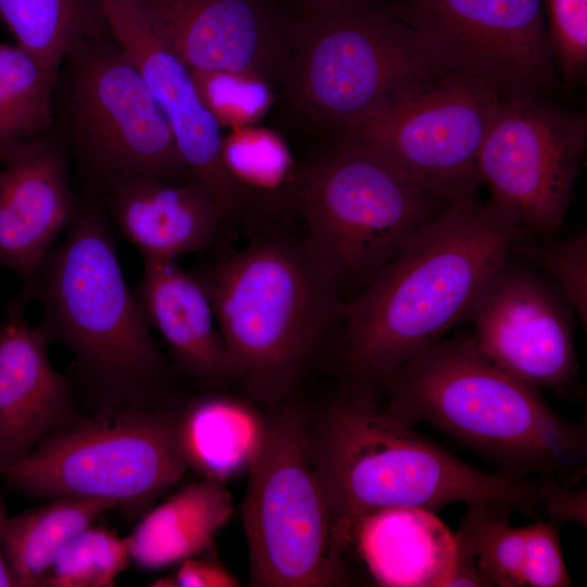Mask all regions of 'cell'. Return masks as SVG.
Instances as JSON below:
<instances>
[{
  "instance_id": "obj_1",
  "label": "cell",
  "mask_w": 587,
  "mask_h": 587,
  "mask_svg": "<svg viewBox=\"0 0 587 587\" xmlns=\"http://www.w3.org/2000/svg\"><path fill=\"white\" fill-rule=\"evenodd\" d=\"M524 237L476 193L452 200L344 302L337 339L353 386L376 389L467 319Z\"/></svg>"
},
{
  "instance_id": "obj_2",
  "label": "cell",
  "mask_w": 587,
  "mask_h": 587,
  "mask_svg": "<svg viewBox=\"0 0 587 587\" xmlns=\"http://www.w3.org/2000/svg\"><path fill=\"white\" fill-rule=\"evenodd\" d=\"M373 389L352 386L307 424L311 461L339 540L376 511L448 504H496L534 514L538 477L490 473L459 459L380 407ZM344 546V545H342Z\"/></svg>"
},
{
  "instance_id": "obj_3",
  "label": "cell",
  "mask_w": 587,
  "mask_h": 587,
  "mask_svg": "<svg viewBox=\"0 0 587 587\" xmlns=\"http://www.w3.org/2000/svg\"><path fill=\"white\" fill-rule=\"evenodd\" d=\"M385 408L415 425L427 423L519 477L583 479L587 432L559 415L540 389L510 374L472 334L439 340L384 385Z\"/></svg>"
},
{
  "instance_id": "obj_4",
  "label": "cell",
  "mask_w": 587,
  "mask_h": 587,
  "mask_svg": "<svg viewBox=\"0 0 587 587\" xmlns=\"http://www.w3.org/2000/svg\"><path fill=\"white\" fill-rule=\"evenodd\" d=\"M228 351L234 382L267 405L288 397L316 351L337 337L344 297L303 236L250 237L196 274Z\"/></svg>"
},
{
  "instance_id": "obj_5",
  "label": "cell",
  "mask_w": 587,
  "mask_h": 587,
  "mask_svg": "<svg viewBox=\"0 0 587 587\" xmlns=\"http://www.w3.org/2000/svg\"><path fill=\"white\" fill-rule=\"evenodd\" d=\"M32 296L41 304L40 329L50 344L72 352L77 375L105 408L150 407L163 386L166 363L97 207L79 211L65 240L47 254Z\"/></svg>"
},
{
  "instance_id": "obj_6",
  "label": "cell",
  "mask_w": 587,
  "mask_h": 587,
  "mask_svg": "<svg viewBox=\"0 0 587 587\" xmlns=\"http://www.w3.org/2000/svg\"><path fill=\"white\" fill-rule=\"evenodd\" d=\"M449 73L394 4L357 0L292 20L283 86L301 114L342 135Z\"/></svg>"
},
{
  "instance_id": "obj_7",
  "label": "cell",
  "mask_w": 587,
  "mask_h": 587,
  "mask_svg": "<svg viewBox=\"0 0 587 587\" xmlns=\"http://www.w3.org/2000/svg\"><path fill=\"white\" fill-rule=\"evenodd\" d=\"M449 203L370 147L345 137L299 168L303 238L344 300L360 291Z\"/></svg>"
},
{
  "instance_id": "obj_8",
  "label": "cell",
  "mask_w": 587,
  "mask_h": 587,
  "mask_svg": "<svg viewBox=\"0 0 587 587\" xmlns=\"http://www.w3.org/2000/svg\"><path fill=\"white\" fill-rule=\"evenodd\" d=\"M248 472L241 515L250 585L349 583L345 550L311 461L300 412L286 408L265 421Z\"/></svg>"
},
{
  "instance_id": "obj_9",
  "label": "cell",
  "mask_w": 587,
  "mask_h": 587,
  "mask_svg": "<svg viewBox=\"0 0 587 587\" xmlns=\"http://www.w3.org/2000/svg\"><path fill=\"white\" fill-rule=\"evenodd\" d=\"M187 469L175 420L151 407L125 404L51 433L24 458L0 466V475L30 497L92 499L139 510Z\"/></svg>"
},
{
  "instance_id": "obj_10",
  "label": "cell",
  "mask_w": 587,
  "mask_h": 587,
  "mask_svg": "<svg viewBox=\"0 0 587 587\" xmlns=\"http://www.w3.org/2000/svg\"><path fill=\"white\" fill-rule=\"evenodd\" d=\"M502 99L483 79L449 73L340 136L370 147L425 191L451 202L476 193L478 154Z\"/></svg>"
},
{
  "instance_id": "obj_11",
  "label": "cell",
  "mask_w": 587,
  "mask_h": 587,
  "mask_svg": "<svg viewBox=\"0 0 587 587\" xmlns=\"http://www.w3.org/2000/svg\"><path fill=\"white\" fill-rule=\"evenodd\" d=\"M587 142V115L540 97L503 98L477 159L487 204L526 239L559 229Z\"/></svg>"
},
{
  "instance_id": "obj_12",
  "label": "cell",
  "mask_w": 587,
  "mask_h": 587,
  "mask_svg": "<svg viewBox=\"0 0 587 587\" xmlns=\"http://www.w3.org/2000/svg\"><path fill=\"white\" fill-rule=\"evenodd\" d=\"M396 10L450 72L503 98L540 97L557 82L544 0H399Z\"/></svg>"
},
{
  "instance_id": "obj_13",
  "label": "cell",
  "mask_w": 587,
  "mask_h": 587,
  "mask_svg": "<svg viewBox=\"0 0 587 587\" xmlns=\"http://www.w3.org/2000/svg\"><path fill=\"white\" fill-rule=\"evenodd\" d=\"M82 57L71 111L91 168L111 185L137 176L192 177L162 110L123 51L88 48Z\"/></svg>"
},
{
  "instance_id": "obj_14",
  "label": "cell",
  "mask_w": 587,
  "mask_h": 587,
  "mask_svg": "<svg viewBox=\"0 0 587 587\" xmlns=\"http://www.w3.org/2000/svg\"><path fill=\"white\" fill-rule=\"evenodd\" d=\"M511 255L473 301L466 319L474 326L472 335L510 374L538 389L573 396L579 375L575 314L550 279L513 263Z\"/></svg>"
},
{
  "instance_id": "obj_15",
  "label": "cell",
  "mask_w": 587,
  "mask_h": 587,
  "mask_svg": "<svg viewBox=\"0 0 587 587\" xmlns=\"http://www.w3.org/2000/svg\"><path fill=\"white\" fill-rule=\"evenodd\" d=\"M145 1L190 70L284 85L292 20L273 0Z\"/></svg>"
},
{
  "instance_id": "obj_16",
  "label": "cell",
  "mask_w": 587,
  "mask_h": 587,
  "mask_svg": "<svg viewBox=\"0 0 587 587\" xmlns=\"http://www.w3.org/2000/svg\"><path fill=\"white\" fill-rule=\"evenodd\" d=\"M28 300L22 294L0 320V466L82 420L71 382L49 360V340L25 317Z\"/></svg>"
},
{
  "instance_id": "obj_17",
  "label": "cell",
  "mask_w": 587,
  "mask_h": 587,
  "mask_svg": "<svg viewBox=\"0 0 587 587\" xmlns=\"http://www.w3.org/2000/svg\"><path fill=\"white\" fill-rule=\"evenodd\" d=\"M78 212L54 146L40 139L0 161V266L21 278L28 299L40 264Z\"/></svg>"
},
{
  "instance_id": "obj_18",
  "label": "cell",
  "mask_w": 587,
  "mask_h": 587,
  "mask_svg": "<svg viewBox=\"0 0 587 587\" xmlns=\"http://www.w3.org/2000/svg\"><path fill=\"white\" fill-rule=\"evenodd\" d=\"M111 189L112 218L142 258L176 260L205 250L229 224L216 200L193 177H129Z\"/></svg>"
},
{
  "instance_id": "obj_19",
  "label": "cell",
  "mask_w": 587,
  "mask_h": 587,
  "mask_svg": "<svg viewBox=\"0 0 587 587\" xmlns=\"http://www.w3.org/2000/svg\"><path fill=\"white\" fill-rule=\"evenodd\" d=\"M142 263L133 292L179 369L208 386L234 382L232 361L200 278L176 260L142 258Z\"/></svg>"
},
{
  "instance_id": "obj_20",
  "label": "cell",
  "mask_w": 587,
  "mask_h": 587,
  "mask_svg": "<svg viewBox=\"0 0 587 587\" xmlns=\"http://www.w3.org/2000/svg\"><path fill=\"white\" fill-rule=\"evenodd\" d=\"M345 550L354 548L378 585L447 587L457 558V537L434 511L390 508L352 522Z\"/></svg>"
},
{
  "instance_id": "obj_21",
  "label": "cell",
  "mask_w": 587,
  "mask_h": 587,
  "mask_svg": "<svg viewBox=\"0 0 587 587\" xmlns=\"http://www.w3.org/2000/svg\"><path fill=\"white\" fill-rule=\"evenodd\" d=\"M233 514L224 482L203 477L143 515L127 537L130 559L152 571L202 555Z\"/></svg>"
},
{
  "instance_id": "obj_22",
  "label": "cell",
  "mask_w": 587,
  "mask_h": 587,
  "mask_svg": "<svg viewBox=\"0 0 587 587\" xmlns=\"http://www.w3.org/2000/svg\"><path fill=\"white\" fill-rule=\"evenodd\" d=\"M265 421L232 397L208 395L192 401L175 420L187 466L221 482L248 470L261 445Z\"/></svg>"
},
{
  "instance_id": "obj_23",
  "label": "cell",
  "mask_w": 587,
  "mask_h": 587,
  "mask_svg": "<svg viewBox=\"0 0 587 587\" xmlns=\"http://www.w3.org/2000/svg\"><path fill=\"white\" fill-rule=\"evenodd\" d=\"M113 508L101 500L60 497L8 516L1 541L15 586H41L61 550Z\"/></svg>"
},
{
  "instance_id": "obj_24",
  "label": "cell",
  "mask_w": 587,
  "mask_h": 587,
  "mask_svg": "<svg viewBox=\"0 0 587 587\" xmlns=\"http://www.w3.org/2000/svg\"><path fill=\"white\" fill-rule=\"evenodd\" d=\"M466 507L455 534L457 558L447 587H524L526 526H512V511L500 505Z\"/></svg>"
},
{
  "instance_id": "obj_25",
  "label": "cell",
  "mask_w": 587,
  "mask_h": 587,
  "mask_svg": "<svg viewBox=\"0 0 587 587\" xmlns=\"http://www.w3.org/2000/svg\"><path fill=\"white\" fill-rule=\"evenodd\" d=\"M57 70L18 45L0 42V161L42 139Z\"/></svg>"
},
{
  "instance_id": "obj_26",
  "label": "cell",
  "mask_w": 587,
  "mask_h": 587,
  "mask_svg": "<svg viewBox=\"0 0 587 587\" xmlns=\"http://www.w3.org/2000/svg\"><path fill=\"white\" fill-rule=\"evenodd\" d=\"M0 18L16 45L55 68L103 21L96 0H0Z\"/></svg>"
},
{
  "instance_id": "obj_27",
  "label": "cell",
  "mask_w": 587,
  "mask_h": 587,
  "mask_svg": "<svg viewBox=\"0 0 587 587\" xmlns=\"http://www.w3.org/2000/svg\"><path fill=\"white\" fill-rule=\"evenodd\" d=\"M130 561L127 537L91 525L61 550L41 586L111 587Z\"/></svg>"
},
{
  "instance_id": "obj_28",
  "label": "cell",
  "mask_w": 587,
  "mask_h": 587,
  "mask_svg": "<svg viewBox=\"0 0 587 587\" xmlns=\"http://www.w3.org/2000/svg\"><path fill=\"white\" fill-rule=\"evenodd\" d=\"M523 252L546 274L564 297L586 330L587 323V234L582 230L566 239L541 245L520 241Z\"/></svg>"
},
{
  "instance_id": "obj_29",
  "label": "cell",
  "mask_w": 587,
  "mask_h": 587,
  "mask_svg": "<svg viewBox=\"0 0 587 587\" xmlns=\"http://www.w3.org/2000/svg\"><path fill=\"white\" fill-rule=\"evenodd\" d=\"M547 33L555 66L567 83L587 72V0H544Z\"/></svg>"
},
{
  "instance_id": "obj_30",
  "label": "cell",
  "mask_w": 587,
  "mask_h": 587,
  "mask_svg": "<svg viewBox=\"0 0 587 587\" xmlns=\"http://www.w3.org/2000/svg\"><path fill=\"white\" fill-rule=\"evenodd\" d=\"M524 586L567 587L572 579L560 546L557 523L540 521L527 525Z\"/></svg>"
},
{
  "instance_id": "obj_31",
  "label": "cell",
  "mask_w": 587,
  "mask_h": 587,
  "mask_svg": "<svg viewBox=\"0 0 587 587\" xmlns=\"http://www.w3.org/2000/svg\"><path fill=\"white\" fill-rule=\"evenodd\" d=\"M572 487L550 475L538 476V505L555 523L573 522L586 527V487Z\"/></svg>"
},
{
  "instance_id": "obj_32",
  "label": "cell",
  "mask_w": 587,
  "mask_h": 587,
  "mask_svg": "<svg viewBox=\"0 0 587 587\" xmlns=\"http://www.w3.org/2000/svg\"><path fill=\"white\" fill-rule=\"evenodd\" d=\"M176 587H236L238 579L212 557H192L179 563L173 575Z\"/></svg>"
},
{
  "instance_id": "obj_33",
  "label": "cell",
  "mask_w": 587,
  "mask_h": 587,
  "mask_svg": "<svg viewBox=\"0 0 587 587\" xmlns=\"http://www.w3.org/2000/svg\"><path fill=\"white\" fill-rule=\"evenodd\" d=\"M7 517V507L3 497L0 495V587L15 586L11 570L4 555L1 541L2 529Z\"/></svg>"
},
{
  "instance_id": "obj_34",
  "label": "cell",
  "mask_w": 587,
  "mask_h": 587,
  "mask_svg": "<svg viewBox=\"0 0 587 587\" xmlns=\"http://www.w3.org/2000/svg\"><path fill=\"white\" fill-rule=\"evenodd\" d=\"M303 12L336 8L357 0H296Z\"/></svg>"
},
{
  "instance_id": "obj_35",
  "label": "cell",
  "mask_w": 587,
  "mask_h": 587,
  "mask_svg": "<svg viewBox=\"0 0 587 587\" xmlns=\"http://www.w3.org/2000/svg\"><path fill=\"white\" fill-rule=\"evenodd\" d=\"M151 583H152L151 586L176 587L173 575L172 576L159 577V578L152 580Z\"/></svg>"
}]
</instances>
